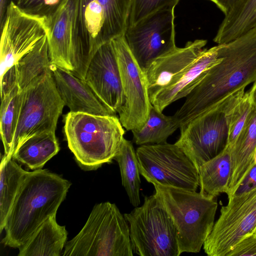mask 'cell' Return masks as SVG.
Returning a JSON list of instances; mask_svg holds the SVG:
<instances>
[{
  "label": "cell",
  "instance_id": "cell-8",
  "mask_svg": "<svg viewBox=\"0 0 256 256\" xmlns=\"http://www.w3.org/2000/svg\"><path fill=\"white\" fill-rule=\"evenodd\" d=\"M128 222L133 251L140 256H178L176 231L164 206L154 194L130 213Z\"/></svg>",
  "mask_w": 256,
  "mask_h": 256
},
{
  "label": "cell",
  "instance_id": "cell-17",
  "mask_svg": "<svg viewBox=\"0 0 256 256\" xmlns=\"http://www.w3.org/2000/svg\"><path fill=\"white\" fill-rule=\"evenodd\" d=\"M58 92L70 112L96 115H115L84 80L70 71L50 65Z\"/></svg>",
  "mask_w": 256,
  "mask_h": 256
},
{
  "label": "cell",
  "instance_id": "cell-11",
  "mask_svg": "<svg viewBox=\"0 0 256 256\" xmlns=\"http://www.w3.org/2000/svg\"><path fill=\"white\" fill-rule=\"evenodd\" d=\"M256 232V186L228 198L204 242L210 256H226L244 238Z\"/></svg>",
  "mask_w": 256,
  "mask_h": 256
},
{
  "label": "cell",
  "instance_id": "cell-26",
  "mask_svg": "<svg viewBox=\"0 0 256 256\" xmlns=\"http://www.w3.org/2000/svg\"><path fill=\"white\" fill-rule=\"evenodd\" d=\"M178 128L180 124L174 115L166 116L152 106L144 126L132 132L135 144L142 146L166 142Z\"/></svg>",
  "mask_w": 256,
  "mask_h": 256
},
{
  "label": "cell",
  "instance_id": "cell-9",
  "mask_svg": "<svg viewBox=\"0 0 256 256\" xmlns=\"http://www.w3.org/2000/svg\"><path fill=\"white\" fill-rule=\"evenodd\" d=\"M64 104L60 97L50 68L22 90L20 118L12 155L26 140L44 132H56Z\"/></svg>",
  "mask_w": 256,
  "mask_h": 256
},
{
  "label": "cell",
  "instance_id": "cell-6",
  "mask_svg": "<svg viewBox=\"0 0 256 256\" xmlns=\"http://www.w3.org/2000/svg\"><path fill=\"white\" fill-rule=\"evenodd\" d=\"M129 225L114 204H96L80 232L66 242L62 256H132Z\"/></svg>",
  "mask_w": 256,
  "mask_h": 256
},
{
  "label": "cell",
  "instance_id": "cell-2",
  "mask_svg": "<svg viewBox=\"0 0 256 256\" xmlns=\"http://www.w3.org/2000/svg\"><path fill=\"white\" fill-rule=\"evenodd\" d=\"M220 46L221 60L208 70L174 115L180 128L256 80V28Z\"/></svg>",
  "mask_w": 256,
  "mask_h": 256
},
{
  "label": "cell",
  "instance_id": "cell-35",
  "mask_svg": "<svg viewBox=\"0 0 256 256\" xmlns=\"http://www.w3.org/2000/svg\"><path fill=\"white\" fill-rule=\"evenodd\" d=\"M214 2L226 15L237 0H209Z\"/></svg>",
  "mask_w": 256,
  "mask_h": 256
},
{
  "label": "cell",
  "instance_id": "cell-21",
  "mask_svg": "<svg viewBox=\"0 0 256 256\" xmlns=\"http://www.w3.org/2000/svg\"><path fill=\"white\" fill-rule=\"evenodd\" d=\"M256 28V0H237L220 24L214 41L228 43Z\"/></svg>",
  "mask_w": 256,
  "mask_h": 256
},
{
  "label": "cell",
  "instance_id": "cell-31",
  "mask_svg": "<svg viewBox=\"0 0 256 256\" xmlns=\"http://www.w3.org/2000/svg\"><path fill=\"white\" fill-rule=\"evenodd\" d=\"M64 0H16L14 2L24 12L49 20Z\"/></svg>",
  "mask_w": 256,
  "mask_h": 256
},
{
  "label": "cell",
  "instance_id": "cell-14",
  "mask_svg": "<svg viewBox=\"0 0 256 256\" xmlns=\"http://www.w3.org/2000/svg\"><path fill=\"white\" fill-rule=\"evenodd\" d=\"M46 20L28 14L13 2L0 24V78L44 37L48 34Z\"/></svg>",
  "mask_w": 256,
  "mask_h": 256
},
{
  "label": "cell",
  "instance_id": "cell-10",
  "mask_svg": "<svg viewBox=\"0 0 256 256\" xmlns=\"http://www.w3.org/2000/svg\"><path fill=\"white\" fill-rule=\"evenodd\" d=\"M136 154L140 174L148 182L192 192L200 186L198 170L176 144L142 145Z\"/></svg>",
  "mask_w": 256,
  "mask_h": 256
},
{
  "label": "cell",
  "instance_id": "cell-27",
  "mask_svg": "<svg viewBox=\"0 0 256 256\" xmlns=\"http://www.w3.org/2000/svg\"><path fill=\"white\" fill-rule=\"evenodd\" d=\"M22 100V90L18 85L1 98L0 135L6 156L12 157V144Z\"/></svg>",
  "mask_w": 256,
  "mask_h": 256
},
{
  "label": "cell",
  "instance_id": "cell-16",
  "mask_svg": "<svg viewBox=\"0 0 256 256\" xmlns=\"http://www.w3.org/2000/svg\"><path fill=\"white\" fill-rule=\"evenodd\" d=\"M220 44L204 48L196 59L175 77L167 86L150 97L152 106L158 111L172 103L186 97L200 83L208 70L218 63Z\"/></svg>",
  "mask_w": 256,
  "mask_h": 256
},
{
  "label": "cell",
  "instance_id": "cell-29",
  "mask_svg": "<svg viewBox=\"0 0 256 256\" xmlns=\"http://www.w3.org/2000/svg\"><path fill=\"white\" fill-rule=\"evenodd\" d=\"M254 104L248 92H245L234 108L230 123L228 146H232L246 124Z\"/></svg>",
  "mask_w": 256,
  "mask_h": 256
},
{
  "label": "cell",
  "instance_id": "cell-4",
  "mask_svg": "<svg viewBox=\"0 0 256 256\" xmlns=\"http://www.w3.org/2000/svg\"><path fill=\"white\" fill-rule=\"evenodd\" d=\"M64 122L68 146L82 168L96 170L112 162L118 154L125 132L116 114L70 112Z\"/></svg>",
  "mask_w": 256,
  "mask_h": 256
},
{
  "label": "cell",
  "instance_id": "cell-5",
  "mask_svg": "<svg viewBox=\"0 0 256 256\" xmlns=\"http://www.w3.org/2000/svg\"><path fill=\"white\" fill-rule=\"evenodd\" d=\"M176 231L180 254L199 252L214 224L218 203L215 197L196 191L153 184Z\"/></svg>",
  "mask_w": 256,
  "mask_h": 256
},
{
  "label": "cell",
  "instance_id": "cell-18",
  "mask_svg": "<svg viewBox=\"0 0 256 256\" xmlns=\"http://www.w3.org/2000/svg\"><path fill=\"white\" fill-rule=\"evenodd\" d=\"M207 41L188 42L183 48L176 47L154 60L144 72L150 98L167 86L190 65L204 50Z\"/></svg>",
  "mask_w": 256,
  "mask_h": 256
},
{
  "label": "cell",
  "instance_id": "cell-34",
  "mask_svg": "<svg viewBox=\"0 0 256 256\" xmlns=\"http://www.w3.org/2000/svg\"><path fill=\"white\" fill-rule=\"evenodd\" d=\"M255 186H256V164L242 180L234 194L248 191Z\"/></svg>",
  "mask_w": 256,
  "mask_h": 256
},
{
  "label": "cell",
  "instance_id": "cell-38",
  "mask_svg": "<svg viewBox=\"0 0 256 256\" xmlns=\"http://www.w3.org/2000/svg\"><path fill=\"white\" fill-rule=\"evenodd\" d=\"M255 164H256V156H255Z\"/></svg>",
  "mask_w": 256,
  "mask_h": 256
},
{
  "label": "cell",
  "instance_id": "cell-24",
  "mask_svg": "<svg viewBox=\"0 0 256 256\" xmlns=\"http://www.w3.org/2000/svg\"><path fill=\"white\" fill-rule=\"evenodd\" d=\"M28 171L12 157L4 155L0 166V232L4 230L6 220L20 183Z\"/></svg>",
  "mask_w": 256,
  "mask_h": 256
},
{
  "label": "cell",
  "instance_id": "cell-32",
  "mask_svg": "<svg viewBox=\"0 0 256 256\" xmlns=\"http://www.w3.org/2000/svg\"><path fill=\"white\" fill-rule=\"evenodd\" d=\"M256 256V232L244 238L226 256Z\"/></svg>",
  "mask_w": 256,
  "mask_h": 256
},
{
  "label": "cell",
  "instance_id": "cell-36",
  "mask_svg": "<svg viewBox=\"0 0 256 256\" xmlns=\"http://www.w3.org/2000/svg\"><path fill=\"white\" fill-rule=\"evenodd\" d=\"M12 1L14 0H0V24L3 20L7 6Z\"/></svg>",
  "mask_w": 256,
  "mask_h": 256
},
{
  "label": "cell",
  "instance_id": "cell-23",
  "mask_svg": "<svg viewBox=\"0 0 256 256\" xmlns=\"http://www.w3.org/2000/svg\"><path fill=\"white\" fill-rule=\"evenodd\" d=\"M60 149L55 132H44L26 140L16 150L12 158L36 170L42 168Z\"/></svg>",
  "mask_w": 256,
  "mask_h": 256
},
{
  "label": "cell",
  "instance_id": "cell-37",
  "mask_svg": "<svg viewBox=\"0 0 256 256\" xmlns=\"http://www.w3.org/2000/svg\"><path fill=\"white\" fill-rule=\"evenodd\" d=\"M248 93L253 104L256 106V80L254 82Z\"/></svg>",
  "mask_w": 256,
  "mask_h": 256
},
{
  "label": "cell",
  "instance_id": "cell-28",
  "mask_svg": "<svg viewBox=\"0 0 256 256\" xmlns=\"http://www.w3.org/2000/svg\"><path fill=\"white\" fill-rule=\"evenodd\" d=\"M114 160L118 164L122 185L130 202L134 207H137L140 203V172L136 151L131 142L124 139L120 150Z\"/></svg>",
  "mask_w": 256,
  "mask_h": 256
},
{
  "label": "cell",
  "instance_id": "cell-22",
  "mask_svg": "<svg viewBox=\"0 0 256 256\" xmlns=\"http://www.w3.org/2000/svg\"><path fill=\"white\" fill-rule=\"evenodd\" d=\"M232 168L230 148L228 146L199 168L200 192L215 198L220 194H226Z\"/></svg>",
  "mask_w": 256,
  "mask_h": 256
},
{
  "label": "cell",
  "instance_id": "cell-39",
  "mask_svg": "<svg viewBox=\"0 0 256 256\" xmlns=\"http://www.w3.org/2000/svg\"><path fill=\"white\" fill-rule=\"evenodd\" d=\"M16 0H15L14 2H15Z\"/></svg>",
  "mask_w": 256,
  "mask_h": 256
},
{
  "label": "cell",
  "instance_id": "cell-3",
  "mask_svg": "<svg viewBox=\"0 0 256 256\" xmlns=\"http://www.w3.org/2000/svg\"><path fill=\"white\" fill-rule=\"evenodd\" d=\"M71 183L46 169L28 171L6 216L2 242L19 248L49 217L56 214Z\"/></svg>",
  "mask_w": 256,
  "mask_h": 256
},
{
  "label": "cell",
  "instance_id": "cell-13",
  "mask_svg": "<svg viewBox=\"0 0 256 256\" xmlns=\"http://www.w3.org/2000/svg\"><path fill=\"white\" fill-rule=\"evenodd\" d=\"M174 9L154 12L125 30L126 43L144 72L154 60L176 47Z\"/></svg>",
  "mask_w": 256,
  "mask_h": 256
},
{
  "label": "cell",
  "instance_id": "cell-1",
  "mask_svg": "<svg viewBox=\"0 0 256 256\" xmlns=\"http://www.w3.org/2000/svg\"><path fill=\"white\" fill-rule=\"evenodd\" d=\"M132 0H64L46 21L50 48L71 50L72 72L84 78L90 62L102 44L124 35Z\"/></svg>",
  "mask_w": 256,
  "mask_h": 256
},
{
  "label": "cell",
  "instance_id": "cell-7",
  "mask_svg": "<svg viewBox=\"0 0 256 256\" xmlns=\"http://www.w3.org/2000/svg\"><path fill=\"white\" fill-rule=\"evenodd\" d=\"M244 94V88L230 95L181 126L175 143L196 168L214 158L228 146L232 110Z\"/></svg>",
  "mask_w": 256,
  "mask_h": 256
},
{
  "label": "cell",
  "instance_id": "cell-25",
  "mask_svg": "<svg viewBox=\"0 0 256 256\" xmlns=\"http://www.w3.org/2000/svg\"><path fill=\"white\" fill-rule=\"evenodd\" d=\"M14 65L17 74V84L20 89L22 90L33 80L50 68L48 34L41 39Z\"/></svg>",
  "mask_w": 256,
  "mask_h": 256
},
{
  "label": "cell",
  "instance_id": "cell-33",
  "mask_svg": "<svg viewBox=\"0 0 256 256\" xmlns=\"http://www.w3.org/2000/svg\"><path fill=\"white\" fill-rule=\"evenodd\" d=\"M0 78L1 98L9 92L17 84V74L15 65L9 68Z\"/></svg>",
  "mask_w": 256,
  "mask_h": 256
},
{
  "label": "cell",
  "instance_id": "cell-12",
  "mask_svg": "<svg viewBox=\"0 0 256 256\" xmlns=\"http://www.w3.org/2000/svg\"><path fill=\"white\" fill-rule=\"evenodd\" d=\"M120 72L124 103L118 112L127 130H140L152 107L144 72L132 56L124 35L112 41Z\"/></svg>",
  "mask_w": 256,
  "mask_h": 256
},
{
  "label": "cell",
  "instance_id": "cell-20",
  "mask_svg": "<svg viewBox=\"0 0 256 256\" xmlns=\"http://www.w3.org/2000/svg\"><path fill=\"white\" fill-rule=\"evenodd\" d=\"M65 226L56 222V214L49 217L19 249L18 256H60L66 243Z\"/></svg>",
  "mask_w": 256,
  "mask_h": 256
},
{
  "label": "cell",
  "instance_id": "cell-15",
  "mask_svg": "<svg viewBox=\"0 0 256 256\" xmlns=\"http://www.w3.org/2000/svg\"><path fill=\"white\" fill-rule=\"evenodd\" d=\"M104 104L115 114L124 103L121 78L112 42L100 46L88 64L84 79Z\"/></svg>",
  "mask_w": 256,
  "mask_h": 256
},
{
  "label": "cell",
  "instance_id": "cell-19",
  "mask_svg": "<svg viewBox=\"0 0 256 256\" xmlns=\"http://www.w3.org/2000/svg\"><path fill=\"white\" fill-rule=\"evenodd\" d=\"M232 174L226 194H235L242 180L255 164L256 154V106L233 145L230 147Z\"/></svg>",
  "mask_w": 256,
  "mask_h": 256
},
{
  "label": "cell",
  "instance_id": "cell-30",
  "mask_svg": "<svg viewBox=\"0 0 256 256\" xmlns=\"http://www.w3.org/2000/svg\"><path fill=\"white\" fill-rule=\"evenodd\" d=\"M179 0H132L127 28L148 15L164 8H174Z\"/></svg>",
  "mask_w": 256,
  "mask_h": 256
}]
</instances>
